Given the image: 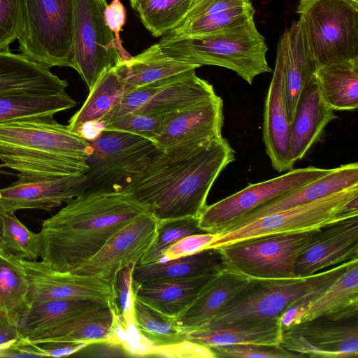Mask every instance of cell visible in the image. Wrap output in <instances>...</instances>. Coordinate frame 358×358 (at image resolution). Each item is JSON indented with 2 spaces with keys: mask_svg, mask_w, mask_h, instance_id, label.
I'll list each match as a JSON object with an SVG mask.
<instances>
[{
  "mask_svg": "<svg viewBox=\"0 0 358 358\" xmlns=\"http://www.w3.org/2000/svg\"><path fill=\"white\" fill-rule=\"evenodd\" d=\"M235 159L222 136L199 145L159 150L122 191L158 221L199 218L214 182Z\"/></svg>",
  "mask_w": 358,
  "mask_h": 358,
  "instance_id": "obj_1",
  "label": "cell"
},
{
  "mask_svg": "<svg viewBox=\"0 0 358 358\" xmlns=\"http://www.w3.org/2000/svg\"><path fill=\"white\" fill-rule=\"evenodd\" d=\"M148 211L122 190L83 192L42 222L41 261L55 271L73 272Z\"/></svg>",
  "mask_w": 358,
  "mask_h": 358,
  "instance_id": "obj_2",
  "label": "cell"
},
{
  "mask_svg": "<svg viewBox=\"0 0 358 358\" xmlns=\"http://www.w3.org/2000/svg\"><path fill=\"white\" fill-rule=\"evenodd\" d=\"M91 144L54 115H43L0 123L1 168L29 176L85 173Z\"/></svg>",
  "mask_w": 358,
  "mask_h": 358,
  "instance_id": "obj_3",
  "label": "cell"
},
{
  "mask_svg": "<svg viewBox=\"0 0 358 358\" xmlns=\"http://www.w3.org/2000/svg\"><path fill=\"white\" fill-rule=\"evenodd\" d=\"M162 51L179 61L230 69L250 85L262 73L271 72L264 37L254 17L244 23L197 36L166 34L159 41Z\"/></svg>",
  "mask_w": 358,
  "mask_h": 358,
  "instance_id": "obj_4",
  "label": "cell"
},
{
  "mask_svg": "<svg viewBox=\"0 0 358 358\" xmlns=\"http://www.w3.org/2000/svg\"><path fill=\"white\" fill-rule=\"evenodd\" d=\"M296 13L315 71L358 58V0H299Z\"/></svg>",
  "mask_w": 358,
  "mask_h": 358,
  "instance_id": "obj_5",
  "label": "cell"
},
{
  "mask_svg": "<svg viewBox=\"0 0 358 358\" xmlns=\"http://www.w3.org/2000/svg\"><path fill=\"white\" fill-rule=\"evenodd\" d=\"M350 261L306 277L250 279L246 287L203 326L278 318L298 299L325 290Z\"/></svg>",
  "mask_w": 358,
  "mask_h": 358,
  "instance_id": "obj_6",
  "label": "cell"
},
{
  "mask_svg": "<svg viewBox=\"0 0 358 358\" xmlns=\"http://www.w3.org/2000/svg\"><path fill=\"white\" fill-rule=\"evenodd\" d=\"M17 39L29 60L74 69L73 0H19Z\"/></svg>",
  "mask_w": 358,
  "mask_h": 358,
  "instance_id": "obj_7",
  "label": "cell"
},
{
  "mask_svg": "<svg viewBox=\"0 0 358 358\" xmlns=\"http://www.w3.org/2000/svg\"><path fill=\"white\" fill-rule=\"evenodd\" d=\"M357 215L358 185H355L316 201L265 215L237 229L220 234L208 248H217L268 234L315 231L333 222Z\"/></svg>",
  "mask_w": 358,
  "mask_h": 358,
  "instance_id": "obj_8",
  "label": "cell"
},
{
  "mask_svg": "<svg viewBox=\"0 0 358 358\" xmlns=\"http://www.w3.org/2000/svg\"><path fill=\"white\" fill-rule=\"evenodd\" d=\"M92 151L86 159L85 191H120L160 150L141 136L103 130L88 141Z\"/></svg>",
  "mask_w": 358,
  "mask_h": 358,
  "instance_id": "obj_9",
  "label": "cell"
},
{
  "mask_svg": "<svg viewBox=\"0 0 358 358\" xmlns=\"http://www.w3.org/2000/svg\"><path fill=\"white\" fill-rule=\"evenodd\" d=\"M313 231L268 234L217 248L228 269L250 279L293 278L296 260Z\"/></svg>",
  "mask_w": 358,
  "mask_h": 358,
  "instance_id": "obj_10",
  "label": "cell"
},
{
  "mask_svg": "<svg viewBox=\"0 0 358 358\" xmlns=\"http://www.w3.org/2000/svg\"><path fill=\"white\" fill-rule=\"evenodd\" d=\"M73 5L74 69L90 90L120 57L104 17L106 0H73Z\"/></svg>",
  "mask_w": 358,
  "mask_h": 358,
  "instance_id": "obj_11",
  "label": "cell"
},
{
  "mask_svg": "<svg viewBox=\"0 0 358 358\" xmlns=\"http://www.w3.org/2000/svg\"><path fill=\"white\" fill-rule=\"evenodd\" d=\"M332 171L333 169L308 166L292 169L280 176L250 184L229 196L206 206L199 217V227L204 232L222 234L259 206L326 176Z\"/></svg>",
  "mask_w": 358,
  "mask_h": 358,
  "instance_id": "obj_12",
  "label": "cell"
},
{
  "mask_svg": "<svg viewBox=\"0 0 358 358\" xmlns=\"http://www.w3.org/2000/svg\"><path fill=\"white\" fill-rule=\"evenodd\" d=\"M357 320L321 316L296 323L282 329L280 345L303 357H357Z\"/></svg>",
  "mask_w": 358,
  "mask_h": 358,
  "instance_id": "obj_13",
  "label": "cell"
},
{
  "mask_svg": "<svg viewBox=\"0 0 358 358\" xmlns=\"http://www.w3.org/2000/svg\"><path fill=\"white\" fill-rule=\"evenodd\" d=\"M158 220L145 212L114 234L89 260L71 272L99 275L115 287L117 273L131 263L138 264L157 235Z\"/></svg>",
  "mask_w": 358,
  "mask_h": 358,
  "instance_id": "obj_14",
  "label": "cell"
},
{
  "mask_svg": "<svg viewBox=\"0 0 358 358\" xmlns=\"http://www.w3.org/2000/svg\"><path fill=\"white\" fill-rule=\"evenodd\" d=\"M29 281L27 306L52 300H95L115 310V287L99 275L59 272L42 261L22 259Z\"/></svg>",
  "mask_w": 358,
  "mask_h": 358,
  "instance_id": "obj_15",
  "label": "cell"
},
{
  "mask_svg": "<svg viewBox=\"0 0 358 358\" xmlns=\"http://www.w3.org/2000/svg\"><path fill=\"white\" fill-rule=\"evenodd\" d=\"M17 180L0 189V213L20 210L51 211L85 191V173L61 176H29L17 174Z\"/></svg>",
  "mask_w": 358,
  "mask_h": 358,
  "instance_id": "obj_16",
  "label": "cell"
},
{
  "mask_svg": "<svg viewBox=\"0 0 358 358\" xmlns=\"http://www.w3.org/2000/svg\"><path fill=\"white\" fill-rule=\"evenodd\" d=\"M223 101L217 94L184 110L168 113L154 141L160 150L199 145L222 136Z\"/></svg>",
  "mask_w": 358,
  "mask_h": 358,
  "instance_id": "obj_17",
  "label": "cell"
},
{
  "mask_svg": "<svg viewBox=\"0 0 358 358\" xmlns=\"http://www.w3.org/2000/svg\"><path fill=\"white\" fill-rule=\"evenodd\" d=\"M354 259H358V215L314 231L296 260L294 274L310 276Z\"/></svg>",
  "mask_w": 358,
  "mask_h": 358,
  "instance_id": "obj_18",
  "label": "cell"
},
{
  "mask_svg": "<svg viewBox=\"0 0 358 358\" xmlns=\"http://www.w3.org/2000/svg\"><path fill=\"white\" fill-rule=\"evenodd\" d=\"M119 322L113 306L105 303L77 313L24 341L37 345L50 341H76L120 345Z\"/></svg>",
  "mask_w": 358,
  "mask_h": 358,
  "instance_id": "obj_19",
  "label": "cell"
},
{
  "mask_svg": "<svg viewBox=\"0 0 358 358\" xmlns=\"http://www.w3.org/2000/svg\"><path fill=\"white\" fill-rule=\"evenodd\" d=\"M355 185H358V164L355 162L340 166L326 176L259 206L232 224L223 233L265 215L316 201Z\"/></svg>",
  "mask_w": 358,
  "mask_h": 358,
  "instance_id": "obj_20",
  "label": "cell"
},
{
  "mask_svg": "<svg viewBox=\"0 0 358 358\" xmlns=\"http://www.w3.org/2000/svg\"><path fill=\"white\" fill-rule=\"evenodd\" d=\"M224 267L187 277L133 285V296L165 315L175 318L194 301L203 287Z\"/></svg>",
  "mask_w": 358,
  "mask_h": 358,
  "instance_id": "obj_21",
  "label": "cell"
},
{
  "mask_svg": "<svg viewBox=\"0 0 358 358\" xmlns=\"http://www.w3.org/2000/svg\"><path fill=\"white\" fill-rule=\"evenodd\" d=\"M336 117L322 98L313 76L301 91L291 122L289 158L292 166L304 157L326 126Z\"/></svg>",
  "mask_w": 358,
  "mask_h": 358,
  "instance_id": "obj_22",
  "label": "cell"
},
{
  "mask_svg": "<svg viewBox=\"0 0 358 358\" xmlns=\"http://www.w3.org/2000/svg\"><path fill=\"white\" fill-rule=\"evenodd\" d=\"M282 76L287 115L291 122L306 83L315 69L304 45L299 21H293L280 36L275 66Z\"/></svg>",
  "mask_w": 358,
  "mask_h": 358,
  "instance_id": "obj_23",
  "label": "cell"
},
{
  "mask_svg": "<svg viewBox=\"0 0 358 358\" xmlns=\"http://www.w3.org/2000/svg\"><path fill=\"white\" fill-rule=\"evenodd\" d=\"M263 141L275 171L284 172L293 169L289 158L291 122L287 115L282 76L276 67L264 101Z\"/></svg>",
  "mask_w": 358,
  "mask_h": 358,
  "instance_id": "obj_24",
  "label": "cell"
},
{
  "mask_svg": "<svg viewBox=\"0 0 358 358\" xmlns=\"http://www.w3.org/2000/svg\"><path fill=\"white\" fill-rule=\"evenodd\" d=\"M250 280L225 266L203 287L194 301L174 318L176 324L185 334L205 325Z\"/></svg>",
  "mask_w": 358,
  "mask_h": 358,
  "instance_id": "obj_25",
  "label": "cell"
},
{
  "mask_svg": "<svg viewBox=\"0 0 358 358\" xmlns=\"http://www.w3.org/2000/svg\"><path fill=\"white\" fill-rule=\"evenodd\" d=\"M321 316L335 320L358 316V259L351 260L325 290L309 301L296 323Z\"/></svg>",
  "mask_w": 358,
  "mask_h": 358,
  "instance_id": "obj_26",
  "label": "cell"
},
{
  "mask_svg": "<svg viewBox=\"0 0 358 358\" xmlns=\"http://www.w3.org/2000/svg\"><path fill=\"white\" fill-rule=\"evenodd\" d=\"M280 317L252 322L203 326L185 333V339L207 347L238 343L278 345Z\"/></svg>",
  "mask_w": 358,
  "mask_h": 358,
  "instance_id": "obj_27",
  "label": "cell"
},
{
  "mask_svg": "<svg viewBox=\"0 0 358 358\" xmlns=\"http://www.w3.org/2000/svg\"><path fill=\"white\" fill-rule=\"evenodd\" d=\"M114 66L120 80L130 90L200 67L166 55L159 43L129 59H120Z\"/></svg>",
  "mask_w": 358,
  "mask_h": 358,
  "instance_id": "obj_28",
  "label": "cell"
},
{
  "mask_svg": "<svg viewBox=\"0 0 358 358\" xmlns=\"http://www.w3.org/2000/svg\"><path fill=\"white\" fill-rule=\"evenodd\" d=\"M216 95L208 81L192 69L168 78L136 113L166 115L184 110Z\"/></svg>",
  "mask_w": 358,
  "mask_h": 358,
  "instance_id": "obj_29",
  "label": "cell"
},
{
  "mask_svg": "<svg viewBox=\"0 0 358 358\" xmlns=\"http://www.w3.org/2000/svg\"><path fill=\"white\" fill-rule=\"evenodd\" d=\"M67 87L66 80L53 74L50 68L32 62L22 54L0 51V91L24 89L60 92Z\"/></svg>",
  "mask_w": 358,
  "mask_h": 358,
  "instance_id": "obj_30",
  "label": "cell"
},
{
  "mask_svg": "<svg viewBox=\"0 0 358 358\" xmlns=\"http://www.w3.org/2000/svg\"><path fill=\"white\" fill-rule=\"evenodd\" d=\"M66 92H45L24 89L0 91V123L20 118L52 115L76 106Z\"/></svg>",
  "mask_w": 358,
  "mask_h": 358,
  "instance_id": "obj_31",
  "label": "cell"
},
{
  "mask_svg": "<svg viewBox=\"0 0 358 358\" xmlns=\"http://www.w3.org/2000/svg\"><path fill=\"white\" fill-rule=\"evenodd\" d=\"M29 281L22 259L0 248V324L17 331L28 303Z\"/></svg>",
  "mask_w": 358,
  "mask_h": 358,
  "instance_id": "obj_32",
  "label": "cell"
},
{
  "mask_svg": "<svg viewBox=\"0 0 358 358\" xmlns=\"http://www.w3.org/2000/svg\"><path fill=\"white\" fill-rule=\"evenodd\" d=\"M314 76L322 98L333 110L358 108V58L320 66Z\"/></svg>",
  "mask_w": 358,
  "mask_h": 358,
  "instance_id": "obj_33",
  "label": "cell"
},
{
  "mask_svg": "<svg viewBox=\"0 0 358 358\" xmlns=\"http://www.w3.org/2000/svg\"><path fill=\"white\" fill-rule=\"evenodd\" d=\"M225 266L218 248H206L193 255L174 259L136 265L133 285L143 282L187 277Z\"/></svg>",
  "mask_w": 358,
  "mask_h": 358,
  "instance_id": "obj_34",
  "label": "cell"
},
{
  "mask_svg": "<svg viewBox=\"0 0 358 358\" xmlns=\"http://www.w3.org/2000/svg\"><path fill=\"white\" fill-rule=\"evenodd\" d=\"M118 76L115 66L105 70L90 90L82 107L71 117L68 128L73 132L85 123L100 122L129 92Z\"/></svg>",
  "mask_w": 358,
  "mask_h": 358,
  "instance_id": "obj_35",
  "label": "cell"
},
{
  "mask_svg": "<svg viewBox=\"0 0 358 358\" xmlns=\"http://www.w3.org/2000/svg\"><path fill=\"white\" fill-rule=\"evenodd\" d=\"M105 303L95 300L76 299L33 303L27 306L19 317L18 334L22 339L30 338L77 313Z\"/></svg>",
  "mask_w": 358,
  "mask_h": 358,
  "instance_id": "obj_36",
  "label": "cell"
},
{
  "mask_svg": "<svg viewBox=\"0 0 358 358\" xmlns=\"http://www.w3.org/2000/svg\"><path fill=\"white\" fill-rule=\"evenodd\" d=\"M131 313L136 330L154 347L171 345L185 340V334L174 318L165 315L134 296Z\"/></svg>",
  "mask_w": 358,
  "mask_h": 358,
  "instance_id": "obj_37",
  "label": "cell"
},
{
  "mask_svg": "<svg viewBox=\"0 0 358 358\" xmlns=\"http://www.w3.org/2000/svg\"><path fill=\"white\" fill-rule=\"evenodd\" d=\"M192 0H142L136 10L145 27L155 37L164 36L183 20Z\"/></svg>",
  "mask_w": 358,
  "mask_h": 358,
  "instance_id": "obj_38",
  "label": "cell"
},
{
  "mask_svg": "<svg viewBox=\"0 0 358 358\" xmlns=\"http://www.w3.org/2000/svg\"><path fill=\"white\" fill-rule=\"evenodd\" d=\"M0 248L28 261H37L41 256L39 233L29 230L15 213H0Z\"/></svg>",
  "mask_w": 358,
  "mask_h": 358,
  "instance_id": "obj_39",
  "label": "cell"
},
{
  "mask_svg": "<svg viewBox=\"0 0 358 358\" xmlns=\"http://www.w3.org/2000/svg\"><path fill=\"white\" fill-rule=\"evenodd\" d=\"M199 218L185 217L158 221L157 235L138 264L164 261L165 251L182 238L204 233L198 224Z\"/></svg>",
  "mask_w": 358,
  "mask_h": 358,
  "instance_id": "obj_40",
  "label": "cell"
},
{
  "mask_svg": "<svg viewBox=\"0 0 358 358\" xmlns=\"http://www.w3.org/2000/svg\"><path fill=\"white\" fill-rule=\"evenodd\" d=\"M255 13V10L252 3H250L220 14L196 19L187 24L175 27L167 34L178 36L205 35L244 23L254 17Z\"/></svg>",
  "mask_w": 358,
  "mask_h": 358,
  "instance_id": "obj_41",
  "label": "cell"
},
{
  "mask_svg": "<svg viewBox=\"0 0 358 358\" xmlns=\"http://www.w3.org/2000/svg\"><path fill=\"white\" fill-rule=\"evenodd\" d=\"M166 115L131 113L114 117L105 125L104 130L131 133L154 141L159 134Z\"/></svg>",
  "mask_w": 358,
  "mask_h": 358,
  "instance_id": "obj_42",
  "label": "cell"
},
{
  "mask_svg": "<svg viewBox=\"0 0 358 358\" xmlns=\"http://www.w3.org/2000/svg\"><path fill=\"white\" fill-rule=\"evenodd\" d=\"M216 358H299L302 355L289 351L278 345L238 343L210 348Z\"/></svg>",
  "mask_w": 358,
  "mask_h": 358,
  "instance_id": "obj_43",
  "label": "cell"
},
{
  "mask_svg": "<svg viewBox=\"0 0 358 358\" xmlns=\"http://www.w3.org/2000/svg\"><path fill=\"white\" fill-rule=\"evenodd\" d=\"M167 79L139 87L129 92L100 122L106 125L114 117L136 112L149 101Z\"/></svg>",
  "mask_w": 358,
  "mask_h": 358,
  "instance_id": "obj_44",
  "label": "cell"
},
{
  "mask_svg": "<svg viewBox=\"0 0 358 358\" xmlns=\"http://www.w3.org/2000/svg\"><path fill=\"white\" fill-rule=\"evenodd\" d=\"M18 30L19 0H0V51H9Z\"/></svg>",
  "mask_w": 358,
  "mask_h": 358,
  "instance_id": "obj_45",
  "label": "cell"
},
{
  "mask_svg": "<svg viewBox=\"0 0 358 358\" xmlns=\"http://www.w3.org/2000/svg\"><path fill=\"white\" fill-rule=\"evenodd\" d=\"M250 3V0H192L185 17L178 26L202 17L220 14Z\"/></svg>",
  "mask_w": 358,
  "mask_h": 358,
  "instance_id": "obj_46",
  "label": "cell"
},
{
  "mask_svg": "<svg viewBox=\"0 0 358 358\" xmlns=\"http://www.w3.org/2000/svg\"><path fill=\"white\" fill-rule=\"evenodd\" d=\"M148 356L216 358L209 347L185 339L171 345L152 347Z\"/></svg>",
  "mask_w": 358,
  "mask_h": 358,
  "instance_id": "obj_47",
  "label": "cell"
},
{
  "mask_svg": "<svg viewBox=\"0 0 358 358\" xmlns=\"http://www.w3.org/2000/svg\"><path fill=\"white\" fill-rule=\"evenodd\" d=\"M218 236V234L204 232L185 236L165 251L164 261L193 255L208 248Z\"/></svg>",
  "mask_w": 358,
  "mask_h": 358,
  "instance_id": "obj_48",
  "label": "cell"
},
{
  "mask_svg": "<svg viewBox=\"0 0 358 358\" xmlns=\"http://www.w3.org/2000/svg\"><path fill=\"white\" fill-rule=\"evenodd\" d=\"M104 17L107 25L114 34L120 59L122 60L130 59L131 56L122 47L120 35L127 20L126 9L120 0H113L106 6L104 10Z\"/></svg>",
  "mask_w": 358,
  "mask_h": 358,
  "instance_id": "obj_49",
  "label": "cell"
},
{
  "mask_svg": "<svg viewBox=\"0 0 358 358\" xmlns=\"http://www.w3.org/2000/svg\"><path fill=\"white\" fill-rule=\"evenodd\" d=\"M37 345L43 357H61L76 353L89 345L76 341H50Z\"/></svg>",
  "mask_w": 358,
  "mask_h": 358,
  "instance_id": "obj_50",
  "label": "cell"
},
{
  "mask_svg": "<svg viewBox=\"0 0 358 358\" xmlns=\"http://www.w3.org/2000/svg\"><path fill=\"white\" fill-rule=\"evenodd\" d=\"M105 124L102 122H89L83 124L76 134L80 135L87 141L96 138L104 129Z\"/></svg>",
  "mask_w": 358,
  "mask_h": 358,
  "instance_id": "obj_51",
  "label": "cell"
},
{
  "mask_svg": "<svg viewBox=\"0 0 358 358\" xmlns=\"http://www.w3.org/2000/svg\"><path fill=\"white\" fill-rule=\"evenodd\" d=\"M20 339L17 331L0 324V350Z\"/></svg>",
  "mask_w": 358,
  "mask_h": 358,
  "instance_id": "obj_52",
  "label": "cell"
},
{
  "mask_svg": "<svg viewBox=\"0 0 358 358\" xmlns=\"http://www.w3.org/2000/svg\"><path fill=\"white\" fill-rule=\"evenodd\" d=\"M140 1L141 0H129L132 8L135 9Z\"/></svg>",
  "mask_w": 358,
  "mask_h": 358,
  "instance_id": "obj_53",
  "label": "cell"
},
{
  "mask_svg": "<svg viewBox=\"0 0 358 358\" xmlns=\"http://www.w3.org/2000/svg\"><path fill=\"white\" fill-rule=\"evenodd\" d=\"M1 169L2 168L0 166V174H9V175H10V174L13 175V173L8 172L7 171L2 170Z\"/></svg>",
  "mask_w": 358,
  "mask_h": 358,
  "instance_id": "obj_54",
  "label": "cell"
},
{
  "mask_svg": "<svg viewBox=\"0 0 358 358\" xmlns=\"http://www.w3.org/2000/svg\"><path fill=\"white\" fill-rule=\"evenodd\" d=\"M141 1H142V0H141Z\"/></svg>",
  "mask_w": 358,
  "mask_h": 358,
  "instance_id": "obj_55",
  "label": "cell"
}]
</instances>
